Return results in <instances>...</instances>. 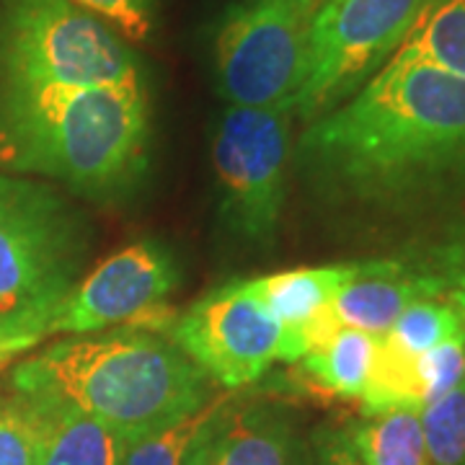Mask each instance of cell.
<instances>
[{
    "label": "cell",
    "instance_id": "6da1fadb",
    "mask_svg": "<svg viewBox=\"0 0 465 465\" xmlns=\"http://www.w3.org/2000/svg\"><path fill=\"white\" fill-rule=\"evenodd\" d=\"M300 153L318 182L360 204L465 200V81L393 54L351 99L308 124Z\"/></svg>",
    "mask_w": 465,
    "mask_h": 465
},
{
    "label": "cell",
    "instance_id": "7a4b0ae2",
    "mask_svg": "<svg viewBox=\"0 0 465 465\" xmlns=\"http://www.w3.org/2000/svg\"><path fill=\"white\" fill-rule=\"evenodd\" d=\"M145 81L119 85H0V168L109 200L148 161Z\"/></svg>",
    "mask_w": 465,
    "mask_h": 465
},
{
    "label": "cell",
    "instance_id": "3957f363",
    "mask_svg": "<svg viewBox=\"0 0 465 465\" xmlns=\"http://www.w3.org/2000/svg\"><path fill=\"white\" fill-rule=\"evenodd\" d=\"M14 393L75 409L124 442L213 399V381L182 349L153 331L119 326L54 341L18 362Z\"/></svg>",
    "mask_w": 465,
    "mask_h": 465
},
{
    "label": "cell",
    "instance_id": "277c9868",
    "mask_svg": "<svg viewBox=\"0 0 465 465\" xmlns=\"http://www.w3.org/2000/svg\"><path fill=\"white\" fill-rule=\"evenodd\" d=\"M85 253L84 215L54 186L0 173V367L50 339Z\"/></svg>",
    "mask_w": 465,
    "mask_h": 465
},
{
    "label": "cell",
    "instance_id": "5b68a950",
    "mask_svg": "<svg viewBox=\"0 0 465 465\" xmlns=\"http://www.w3.org/2000/svg\"><path fill=\"white\" fill-rule=\"evenodd\" d=\"M122 36L73 0L0 3V85L140 84Z\"/></svg>",
    "mask_w": 465,
    "mask_h": 465
},
{
    "label": "cell",
    "instance_id": "8992f818",
    "mask_svg": "<svg viewBox=\"0 0 465 465\" xmlns=\"http://www.w3.org/2000/svg\"><path fill=\"white\" fill-rule=\"evenodd\" d=\"M430 0H321L292 114L316 122L372 81L427 11Z\"/></svg>",
    "mask_w": 465,
    "mask_h": 465
},
{
    "label": "cell",
    "instance_id": "52a82bcc",
    "mask_svg": "<svg viewBox=\"0 0 465 465\" xmlns=\"http://www.w3.org/2000/svg\"><path fill=\"white\" fill-rule=\"evenodd\" d=\"M321 0H241L215 36L217 88L231 106L295 109Z\"/></svg>",
    "mask_w": 465,
    "mask_h": 465
},
{
    "label": "cell",
    "instance_id": "ba28073f",
    "mask_svg": "<svg viewBox=\"0 0 465 465\" xmlns=\"http://www.w3.org/2000/svg\"><path fill=\"white\" fill-rule=\"evenodd\" d=\"M290 109L231 106L213 140L223 215L238 235L269 243L282 220L290 171Z\"/></svg>",
    "mask_w": 465,
    "mask_h": 465
},
{
    "label": "cell",
    "instance_id": "9c48e42d",
    "mask_svg": "<svg viewBox=\"0 0 465 465\" xmlns=\"http://www.w3.org/2000/svg\"><path fill=\"white\" fill-rule=\"evenodd\" d=\"M166 339L225 391L259 381L282 351V326L243 282L225 284L168 318Z\"/></svg>",
    "mask_w": 465,
    "mask_h": 465
},
{
    "label": "cell",
    "instance_id": "30bf717a",
    "mask_svg": "<svg viewBox=\"0 0 465 465\" xmlns=\"http://www.w3.org/2000/svg\"><path fill=\"white\" fill-rule=\"evenodd\" d=\"M176 284L179 266L163 246L150 241L133 243L78 280L57 313L52 336H81L119 326L145 329L155 323V313Z\"/></svg>",
    "mask_w": 465,
    "mask_h": 465
},
{
    "label": "cell",
    "instance_id": "8fae6325",
    "mask_svg": "<svg viewBox=\"0 0 465 465\" xmlns=\"http://www.w3.org/2000/svg\"><path fill=\"white\" fill-rule=\"evenodd\" d=\"M189 465H302V452L282 409L231 396L204 424Z\"/></svg>",
    "mask_w": 465,
    "mask_h": 465
},
{
    "label": "cell",
    "instance_id": "7c38bea8",
    "mask_svg": "<svg viewBox=\"0 0 465 465\" xmlns=\"http://www.w3.org/2000/svg\"><path fill=\"white\" fill-rule=\"evenodd\" d=\"M455 280L411 272L399 262H362L360 274L331 300V316L339 326L382 336L416 300L448 298Z\"/></svg>",
    "mask_w": 465,
    "mask_h": 465
},
{
    "label": "cell",
    "instance_id": "4fadbf2b",
    "mask_svg": "<svg viewBox=\"0 0 465 465\" xmlns=\"http://www.w3.org/2000/svg\"><path fill=\"white\" fill-rule=\"evenodd\" d=\"M362 269L357 264H329L290 269L256 280H241L256 300L282 326V362H298L308 351V329L331 308L336 292Z\"/></svg>",
    "mask_w": 465,
    "mask_h": 465
},
{
    "label": "cell",
    "instance_id": "5bb4252c",
    "mask_svg": "<svg viewBox=\"0 0 465 465\" xmlns=\"http://www.w3.org/2000/svg\"><path fill=\"white\" fill-rule=\"evenodd\" d=\"M378 339L372 333L341 326L300 357V370L316 388L339 399H362L375 362Z\"/></svg>",
    "mask_w": 465,
    "mask_h": 465
},
{
    "label": "cell",
    "instance_id": "9a60e30c",
    "mask_svg": "<svg viewBox=\"0 0 465 465\" xmlns=\"http://www.w3.org/2000/svg\"><path fill=\"white\" fill-rule=\"evenodd\" d=\"M362 465H432L419 409H388L365 414L347 432Z\"/></svg>",
    "mask_w": 465,
    "mask_h": 465
},
{
    "label": "cell",
    "instance_id": "2e32d148",
    "mask_svg": "<svg viewBox=\"0 0 465 465\" xmlns=\"http://www.w3.org/2000/svg\"><path fill=\"white\" fill-rule=\"evenodd\" d=\"M54 409L50 442L42 465H122L124 440L94 416Z\"/></svg>",
    "mask_w": 465,
    "mask_h": 465
},
{
    "label": "cell",
    "instance_id": "e0dca14e",
    "mask_svg": "<svg viewBox=\"0 0 465 465\" xmlns=\"http://www.w3.org/2000/svg\"><path fill=\"white\" fill-rule=\"evenodd\" d=\"M396 54L424 60L465 81V0L430 3Z\"/></svg>",
    "mask_w": 465,
    "mask_h": 465
},
{
    "label": "cell",
    "instance_id": "ac0fdd59",
    "mask_svg": "<svg viewBox=\"0 0 465 465\" xmlns=\"http://www.w3.org/2000/svg\"><path fill=\"white\" fill-rule=\"evenodd\" d=\"M231 396L232 391L215 393L197 411H189L153 432L127 440L122 450V465H189L192 448L204 424L223 409V403Z\"/></svg>",
    "mask_w": 465,
    "mask_h": 465
},
{
    "label": "cell",
    "instance_id": "d6986e66",
    "mask_svg": "<svg viewBox=\"0 0 465 465\" xmlns=\"http://www.w3.org/2000/svg\"><path fill=\"white\" fill-rule=\"evenodd\" d=\"M54 409L14 393L0 403V465H42Z\"/></svg>",
    "mask_w": 465,
    "mask_h": 465
},
{
    "label": "cell",
    "instance_id": "ffe728a7",
    "mask_svg": "<svg viewBox=\"0 0 465 465\" xmlns=\"http://www.w3.org/2000/svg\"><path fill=\"white\" fill-rule=\"evenodd\" d=\"M465 331L463 316L450 298H421L411 302L396 323L382 333V347L401 357L416 360L427 349L442 344L445 339Z\"/></svg>",
    "mask_w": 465,
    "mask_h": 465
},
{
    "label": "cell",
    "instance_id": "44dd1931",
    "mask_svg": "<svg viewBox=\"0 0 465 465\" xmlns=\"http://www.w3.org/2000/svg\"><path fill=\"white\" fill-rule=\"evenodd\" d=\"M421 430L432 465H465V378L445 396L427 403Z\"/></svg>",
    "mask_w": 465,
    "mask_h": 465
},
{
    "label": "cell",
    "instance_id": "7402d4cb",
    "mask_svg": "<svg viewBox=\"0 0 465 465\" xmlns=\"http://www.w3.org/2000/svg\"><path fill=\"white\" fill-rule=\"evenodd\" d=\"M414 375L421 409L452 391L465 378V331L455 333L442 344L419 354L414 362Z\"/></svg>",
    "mask_w": 465,
    "mask_h": 465
},
{
    "label": "cell",
    "instance_id": "603a6c76",
    "mask_svg": "<svg viewBox=\"0 0 465 465\" xmlns=\"http://www.w3.org/2000/svg\"><path fill=\"white\" fill-rule=\"evenodd\" d=\"M73 3L133 42H148V36L155 29V0H73Z\"/></svg>",
    "mask_w": 465,
    "mask_h": 465
},
{
    "label": "cell",
    "instance_id": "cb8c5ba5",
    "mask_svg": "<svg viewBox=\"0 0 465 465\" xmlns=\"http://www.w3.org/2000/svg\"><path fill=\"white\" fill-rule=\"evenodd\" d=\"M318 465H362L357 452L351 450L347 432H333L321 442Z\"/></svg>",
    "mask_w": 465,
    "mask_h": 465
},
{
    "label": "cell",
    "instance_id": "d4e9b609",
    "mask_svg": "<svg viewBox=\"0 0 465 465\" xmlns=\"http://www.w3.org/2000/svg\"><path fill=\"white\" fill-rule=\"evenodd\" d=\"M450 300H452V305L460 311V316H463V323H465V274H460L458 280H455V287L450 290Z\"/></svg>",
    "mask_w": 465,
    "mask_h": 465
},
{
    "label": "cell",
    "instance_id": "484cf974",
    "mask_svg": "<svg viewBox=\"0 0 465 465\" xmlns=\"http://www.w3.org/2000/svg\"><path fill=\"white\" fill-rule=\"evenodd\" d=\"M430 3H442V0H430Z\"/></svg>",
    "mask_w": 465,
    "mask_h": 465
},
{
    "label": "cell",
    "instance_id": "4316f807",
    "mask_svg": "<svg viewBox=\"0 0 465 465\" xmlns=\"http://www.w3.org/2000/svg\"><path fill=\"white\" fill-rule=\"evenodd\" d=\"M0 403H3V396H0Z\"/></svg>",
    "mask_w": 465,
    "mask_h": 465
}]
</instances>
